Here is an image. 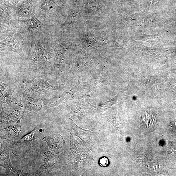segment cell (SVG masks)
<instances>
[{"label":"cell","instance_id":"4","mask_svg":"<svg viewBox=\"0 0 176 176\" xmlns=\"http://www.w3.org/2000/svg\"><path fill=\"white\" fill-rule=\"evenodd\" d=\"M24 36L19 31L9 30L1 34V51L16 52L24 58Z\"/></svg>","mask_w":176,"mask_h":176},{"label":"cell","instance_id":"6","mask_svg":"<svg viewBox=\"0 0 176 176\" xmlns=\"http://www.w3.org/2000/svg\"><path fill=\"white\" fill-rule=\"evenodd\" d=\"M71 149L69 156L68 163L77 166L79 163L86 159L82 146L70 134Z\"/></svg>","mask_w":176,"mask_h":176},{"label":"cell","instance_id":"13","mask_svg":"<svg viewBox=\"0 0 176 176\" xmlns=\"http://www.w3.org/2000/svg\"><path fill=\"white\" fill-rule=\"evenodd\" d=\"M43 140L46 141L48 146L53 150H59L64 145L65 141L60 135L53 134L43 137Z\"/></svg>","mask_w":176,"mask_h":176},{"label":"cell","instance_id":"3","mask_svg":"<svg viewBox=\"0 0 176 176\" xmlns=\"http://www.w3.org/2000/svg\"><path fill=\"white\" fill-rule=\"evenodd\" d=\"M22 94L41 99L43 103L57 100L54 96L53 91L61 88L49 84L45 78H38L23 81L22 84Z\"/></svg>","mask_w":176,"mask_h":176},{"label":"cell","instance_id":"7","mask_svg":"<svg viewBox=\"0 0 176 176\" xmlns=\"http://www.w3.org/2000/svg\"><path fill=\"white\" fill-rule=\"evenodd\" d=\"M1 103L15 105L23 107L20 99L17 97L14 91L9 85L1 82Z\"/></svg>","mask_w":176,"mask_h":176},{"label":"cell","instance_id":"8","mask_svg":"<svg viewBox=\"0 0 176 176\" xmlns=\"http://www.w3.org/2000/svg\"><path fill=\"white\" fill-rule=\"evenodd\" d=\"M45 158L40 168L35 173L36 175H43L49 174L55 166L58 158V153L56 151H48L44 153Z\"/></svg>","mask_w":176,"mask_h":176},{"label":"cell","instance_id":"15","mask_svg":"<svg viewBox=\"0 0 176 176\" xmlns=\"http://www.w3.org/2000/svg\"><path fill=\"white\" fill-rule=\"evenodd\" d=\"M36 129H35L30 133L25 135L23 138L15 142L16 143H23L33 141L34 139Z\"/></svg>","mask_w":176,"mask_h":176},{"label":"cell","instance_id":"9","mask_svg":"<svg viewBox=\"0 0 176 176\" xmlns=\"http://www.w3.org/2000/svg\"><path fill=\"white\" fill-rule=\"evenodd\" d=\"M10 150L9 148L1 144V166L5 168L8 173L13 176L20 175V170L16 169L11 163L9 157Z\"/></svg>","mask_w":176,"mask_h":176},{"label":"cell","instance_id":"14","mask_svg":"<svg viewBox=\"0 0 176 176\" xmlns=\"http://www.w3.org/2000/svg\"><path fill=\"white\" fill-rule=\"evenodd\" d=\"M118 97L117 96L112 99V100L103 103L100 105L92 106L97 111L99 112H102L105 111L112 105L119 102Z\"/></svg>","mask_w":176,"mask_h":176},{"label":"cell","instance_id":"1","mask_svg":"<svg viewBox=\"0 0 176 176\" xmlns=\"http://www.w3.org/2000/svg\"><path fill=\"white\" fill-rule=\"evenodd\" d=\"M43 41H31L29 53L24 62L30 71L40 74H47L51 71L53 59L51 53L43 46Z\"/></svg>","mask_w":176,"mask_h":176},{"label":"cell","instance_id":"12","mask_svg":"<svg viewBox=\"0 0 176 176\" xmlns=\"http://www.w3.org/2000/svg\"><path fill=\"white\" fill-rule=\"evenodd\" d=\"M22 101L25 109L30 111H38L44 109L43 102L40 98L23 94Z\"/></svg>","mask_w":176,"mask_h":176},{"label":"cell","instance_id":"16","mask_svg":"<svg viewBox=\"0 0 176 176\" xmlns=\"http://www.w3.org/2000/svg\"><path fill=\"white\" fill-rule=\"evenodd\" d=\"M99 163L102 166L106 167L109 165V160L107 157H102L99 160Z\"/></svg>","mask_w":176,"mask_h":176},{"label":"cell","instance_id":"11","mask_svg":"<svg viewBox=\"0 0 176 176\" xmlns=\"http://www.w3.org/2000/svg\"><path fill=\"white\" fill-rule=\"evenodd\" d=\"M16 16L19 19H28L35 15V9L29 2H25L16 7L15 10Z\"/></svg>","mask_w":176,"mask_h":176},{"label":"cell","instance_id":"10","mask_svg":"<svg viewBox=\"0 0 176 176\" xmlns=\"http://www.w3.org/2000/svg\"><path fill=\"white\" fill-rule=\"evenodd\" d=\"M22 128L19 123L7 125L1 127V138L6 141H12L19 136Z\"/></svg>","mask_w":176,"mask_h":176},{"label":"cell","instance_id":"2","mask_svg":"<svg viewBox=\"0 0 176 176\" xmlns=\"http://www.w3.org/2000/svg\"><path fill=\"white\" fill-rule=\"evenodd\" d=\"M19 31L31 41H45L52 37V26L40 21L35 15L28 19H19Z\"/></svg>","mask_w":176,"mask_h":176},{"label":"cell","instance_id":"5","mask_svg":"<svg viewBox=\"0 0 176 176\" xmlns=\"http://www.w3.org/2000/svg\"><path fill=\"white\" fill-rule=\"evenodd\" d=\"M20 107L16 105L2 108L1 127L7 125L20 123L24 115L23 111Z\"/></svg>","mask_w":176,"mask_h":176}]
</instances>
